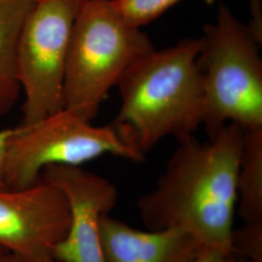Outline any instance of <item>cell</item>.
Listing matches in <instances>:
<instances>
[{
  "mask_svg": "<svg viewBox=\"0 0 262 262\" xmlns=\"http://www.w3.org/2000/svg\"><path fill=\"white\" fill-rule=\"evenodd\" d=\"M230 253L240 259L262 262V222L234 227L230 239Z\"/></svg>",
  "mask_w": 262,
  "mask_h": 262,
  "instance_id": "obj_13",
  "label": "cell"
},
{
  "mask_svg": "<svg viewBox=\"0 0 262 262\" xmlns=\"http://www.w3.org/2000/svg\"><path fill=\"white\" fill-rule=\"evenodd\" d=\"M180 0H113L116 8L131 25L143 28L159 18Z\"/></svg>",
  "mask_w": 262,
  "mask_h": 262,
  "instance_id": "obj_12",
  "label": "cell"
},
{
  "mask_svg": "<svg viewBox=\"0 0 262 262\" xmlns=\"http://www.w3.org/2000/svg\"><path fill=\"white\" fill-rule=\"evenodd\" d=\"M236 215L243 224L262 222V129L244 133L237 175Z\"/></svg>",
  "mask_w": 262,
  "mask_h": 262,
  "instance_id": "obj_11",
  "label": "cell"
},
{
  "mask_svg": "<svg viewBox=\"0 0 262 262\" xmlns=\"http://www.w3.org/2000/svg\"><path fill=\"white\" fill-rule=\"evenodd\" d=\"M251 19L247 26L254 39L261 44L262 42V13L261 0H250Z\"/></svg>",
  "mask_w": 262,
  "mask_h": 262,
  "instance_id": "obj_14",
  "label": "cell"
},
{
  "mask_svg": "<svg viewBox=\"0 0 262 262\" xmlns=\"http://www.w3.org/2000/svg\"><path fill=\"white\" fill-rule=\"evenodd\" d=\"M41 180L58 187L70 209L68 230L53 257L57 262H105L100 222L117 205L118 189L109 180L74 165L48 166Z\"/></svg>",
  "mask_w": 262,
  "mask_h": 262,
  "instance_id": "obj_8",
  "label": "cell"
},
{
  "mask_svg": "<svg viewBox=\"0 0 262 262\" xmlns=\"http://www.w3.org/2000/svg\"><path fill=\"white\" fill-rule=\"evenodd\" d=\"M105 262H192L202 247L178 228L138 229L111 215L100 222Z\"/></svg>",
  "mask_w": 262,
  "mask_h": 262,
  "instance_id": "obj_9",
  "label": "cell"
},
{
  "mask_svg": "<svg viewBox=\"0 0 262 262\" xmlns=\"http://www.w3.org/2000/svg\"><path fill=\"white\" fill-rule=\"evenodd\" d=\"M245 129L229 122L206 143H179L155 187L136 203L146 229L178 228L204 248L230 253Z\"/></svg>",
  "mask_w": 262,
  "mask_h": 262,
  "instance_id": "obj_1",
  "label": "cell"
},
{
  "mask_svg": "<svg viewBox=\"0 0 262 262\" xmlns=\"http://www.w3.org/2000/svg\"><path fill=\"white\" fill-rule=\"evenodd\" d=\"M199 49V38L155 49L131 66L117 84L122 105L112 124L143 155L166 137L178 143L188 140L202 124Z\"/></svg>",
  "mask_w": 262,
  "mask_h": 262,
  "instance_id": "obj_2",
  "label": "cell"
},
{
  "mask_svg": "<svg viewBox=\"0 0 262 262\" xmlns=\"http://www.w3.org/2000/svg\"><path fill=\"white\" fill-rule=\"evenodd\" d=\"M237 262H253V261H250V260H246V259H240V258H238V260H237Z\"/></svg>",
  "mask_w": 262,
  "mask_h": 262,
  "instance_id": "obj_18",
  "label": "cell"
},
{
  "mask_svg": "<svg viewBox=\"0 0 262 262\" xmlns=\"http://www.w3.org/2000/svg\"><path fill=\"white\" fill-rule=\"evenodd\" d=\"M13 132H14V128H6L3 130H0V188H8L3 178V166H4L6 146Z\"/></svg>",
  "mask_w": 262,
  "mask_h": 262,
  "instance_id": "obj_16",
  "label": "cell"
},
{
  "mask_svg": "<svg viewBox=\"0 0 262 262\" xmlns=\"http://www.w3.org/2000/svg\"><path fill=\"white\" fill-rule=\"evenodd\" d=\"M104 155L134 163L146 159L112 123L94 126L63 109L34 124L14 127L5 150L3 178L8 188L24 189L37 184L48 166H81Z\"/></svg>",
  "mask_w": 262,
  "mask_h": 262,
  "instance_id": "obj_5",
  "label": "cell"
},
{
  "mask_svg": "<svg viewBox=\"0 0 262 262\" xmlns=\"http://www.w3.org/2000/svg\"><path fill=\"white\" fill-rule=\"evenodd\" d=\"M84 0H34L20 29L17 68L21 125H31L64 109L63 84L76 18Z\"/></svg>",
  "mask_w": 262,
  "mask_h": 262,
  "instance_id": "obj_6",
  "label": "cell"
},
{
  "mask_svg": "<svg viewBox=\"0 0 262 262\" xmlns=\"http://www.w3.org/2000/svg\"><path fill=\"white\" fill-rule=\"evenodd\" d=\"M154 50L147 33L124 19L113 0H84L67 56L64 109L92 122L110 90Z\"/></svg>",
  "mask_w": 262,
  "mask_h": 262,
  "instance_id": "obj_3",
  "label": "cell"
},
{
  "mask_svg": "<svg viewBox=\"0 0 262 262\" xmlns=\"http://www.w3.org/2000/svg\"><path fill=\"white\" fill-rule=\"evenodd\" d=\"M0 262H57L53 256L42 259H26L0 249Z\"/></svg>",
  "mask_w": 262,
  "mask_h": 262,
  "instance_id": "obj_17",
  "label": "cell"
},
{
  "mask_svg": "<svg viewBox=\"0 0 262 262\" xmlns=\"http://www.w3.org/2000/svg\"><path fill=\"white\" fill-rule=\"evenodd\" d=\"M233 254L214 248H202L192 262H237Z\"/></svg>",
  "mask_w": 262,
  "mask_h": 262,
  "instance_id": "obj_15",
  "label": "cell"
},
{
  "mask_svg": "<svg viewBox=\"0 0 262 262\" xmlns=\"http://www.w3.org/2000/svg\"><path fill=\"white\" fill-rule=\"evenodd\" d=\"M34 0H0V118L9 114L21 94L17 51L20 29Z\"/></svg>",
  "mask_w": 262,
  "mask_h": 262,
  "instance_id": "obj_10",
  "label": "cell"
},
{
  "mask_svg": "<svg viewBox=\"0 0 262 262\" xmlns=\"http://www.w3.org/2000/svg\"><path fill=\"white\" fill-rule=\"evenodd\" d=\"M70 224L58 187L40 180L24 189L0 188V249L26 259L53 256Z\"/></svg>",
  "mask_w": 262,
  "mask_h": 262,
  "instance_id": "obj_7",
  "label": "cell"
},
{
  "mask_svg": "<svg viewBox=\"0 0 262 262\" xmlns=\"http://www.w3.org/2000/svg\"><path fill=\"white\" fill-rule=\"evenodd\" d=\"M200 39L197 66L204 91L202 124L209 139L229 122L262 129V59L259 44L227 5Z\"/></svg>",
  "mask_w": 262,
  "mask_h": 262,
  "instance_id": "obj_4",
  "label": "cell"
}]
</instances>
